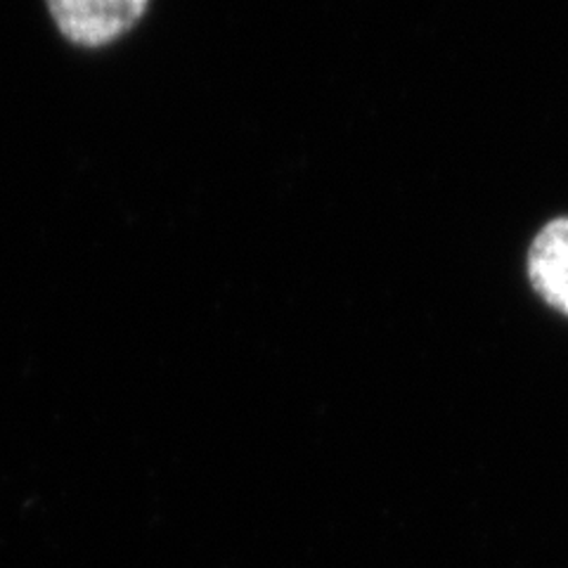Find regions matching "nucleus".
<instances>
[{"label": "nucleus", "mask_w": 568, "mask_h": 568, "mask_svg": "<svg viewBox=\"0 0 568 568\" xmlns=\"http://www.w3.org/2000/svg\"><path fill=\"white\" fill-rule=\"evenodd\" d=\"M148 3L150 0H48V8L69 41L98 48L131 31Z\"/></svg>", "instance_id": "1"}, {"label": "nucleus", "mask_w": 568, "mask_h": 568, "mask_svg": "<svg viewBox=\"0 0 568 568\" xmlns=\"http://www.w3.org/2000/svg\"><path fill=\"white\" fill-rule=\"evenodd\" d=\"M528 277L549 306L568 315V216L549 221L532 240Z\"/></svg>", "instance_id": "2"}]
</instances>
